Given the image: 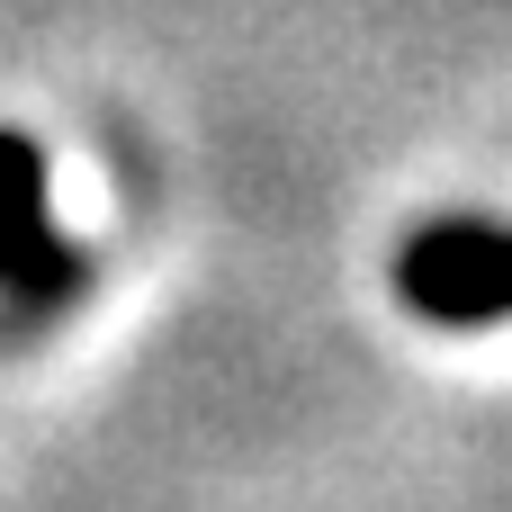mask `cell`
<instances>
[{
	"label": "cell",
	"instance_id": "6da1fadb",
	"mask_svg": "<svg viewBox=\"0 0 512 512\" xmlns=\"http://www.w3.org/2000/svg\"><path fill=\"white\" fill-rule=\"evenodd\" d=\"M81 279H90V252L45 207L36 135L0 126V315L9 324H45V315H63L81 297Z\"/></svg>",
	"mask_w": 512,
	"mask_h": 512
},
{
	"label": "cell",
	"instance_id": "7a4b0ae2",
	"mask_svg": "<svg viewBox=\"0 0 512 512\" xmlns=\"http://www.w3.org/2000/svg\"><path fill=\"white\" fill-rule=\"evenodd\" d=\"M396 297H405V315H423L441 333L512 324V225H477V216L414 225L396 252Z\"/></svg>",
	"mask_w": 512,
	"mask_h": 512
}]
</instances>
